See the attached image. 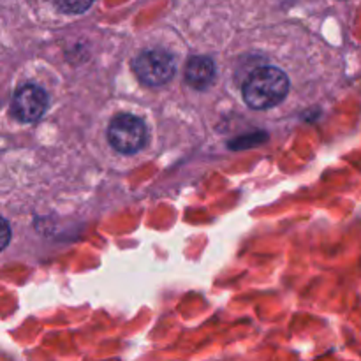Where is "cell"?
<instances>
[{
  "label": "cell",
  "instance_id": "cell-1",
  "mask_svg": "<svg viewBox=\"0 0 361 361\" xmlns=\"http://www.w3.org/2000/svg\"><path fill=\"white\" fill-rule=\"evenodd\" d=\"M289 92V80L279 67H259L243 83V101L252 109H270L284 101Z\"/></svg>",
  "mask_w": 361,
  "mask_h": 361
},
{
  "label": "cell",
  "instance_id": "cell-2",
  "mask_svg": "<svg viewBox=\"0 0 361 361\" xmlns=\"http://www.w3.org/2000/svg\"><path fill=\"white\" fill-rule=\"evenodd\" d=\"M108 140L120 154H136L147 143V126L137 116L123 113L109 123Z\"/></svg>",
  "mask_w": 361,
  "mask_h": 361
},
{
  "label": "cell",
  "instance_id": "cell-3",
  "mask_svg": "<svg viewBox=\"0 0 361 361\" xmlns=\"http://www.w3.org/2000/svg\"><path fill=\"white\" fill-rule=\"evenodd\" d=\"M134 71L141 83L162 87L175 74V60L164 49H147L134 62Z\"/></svg>",
  "mask_w": 361,
  "mask_h": 361
},
{
  "label": "cell",
  "instance_id": "cell-4",
  "mask_svg": "<svg viewBox=\"0 0 361 361\" xmlns=\"http://www.w3.org/2000/svg\"><path fill=\"white\" fill-rule=\"evenodd\" d=\"M48 108V95L37 85H23L14 94L11 111L20 122H35Z\"/></svg>",
  "mask_w": 361,
  "mask_h": 361
},
{
  "label": "cell",
  "instance_id": "cell-5",
  "mask_svg": "<svg viewBox=\"0 0 361 361\" xmlns=\"http://www.w3.org/2000/svg\"><path fill=\"white\" fill-rule=\"evenodd\" d=\"M215 66L214 60L208 56H194L185 67V80L190 87L204 90L214 81Z\"/></svg>",
  "mask_w": 361,
  "mask_h": 361
},
{
  "label": "cell",
  "instance_id": "cell-6",
  "mask_svg": "<svg viewBox=\"0 0 361 361\" xmlns=\"http://www.w3.org/2000/svg\"><path fill=\"white\" fill-rule=\"evenodd\" d=\"M55 2L63 13L80 14V13H85V11H87L95 0H55Z\"/></svg>",
  "mask_w": 361,
  "mask_h": 361
},
{
  "label": "cell",
  "instance_id": "cell-7",
  "mask_svg": "<svg viewBox=\"0 0 361 361\" xmlns=\"http://www.w3.org/2000/svg\"><path fill=\"white\" fill-rule=\"evenodd\" d=\"M11 242V228L6 219L0 217V250L6 249Z\"/></svg>",
  "mask_w": 361,
  "mask_h": 361
}]
</instances>
